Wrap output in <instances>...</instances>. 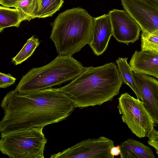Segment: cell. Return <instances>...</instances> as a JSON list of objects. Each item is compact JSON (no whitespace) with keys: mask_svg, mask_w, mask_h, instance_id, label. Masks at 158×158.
Returning a JSON list of instances; mask_svg holds the SVG:
<instances>
[{"mask_svg":"<svg viewBox=\"0 0 158 158\" xmlns=\"http://www.w3.org/2000/svg\"><path fill=\"white\" fill-rule=\"evenodd\" d=\"M142 51L158 54V34L142 31Z\"/></svg>","mask_w":158,"mask_h":158,"instance_id":"obj_19","label":"cell"},{"mask_svg":"<svg viewBox=\"0 0 158 158\" xmlns=\"http://www.w3.org/2000/svg\"><path fill=\"white\" fill-rule=\"evenodd\" d=\"M108 14L113 35L118 42L128 45L139 39L141 27L125 10L114 9Z\"/></svg>","mask_w":158,"mask_h":158,"instance_id":"obj_9","label":"cell"},{"mask_svg":"<svg viewBox=\"0 0 158 158\" xmlns=\"http://www.w3.org/2000/svg\"><path fill=\"white\" fill-rule=\"evenodd\" d=\"M94 19L85 9L74 7L59 14L50 24V37L59 55L72 56L92 40Z\"/></svg>","mask_w":158,"mask_h":158,"instance_id":"obj_3","label":"cell"},{"mask_svg":"<svg viewBox=\"0 0 158 158\" xmlns=\"http://www.w3.org/2000/svg\"><path fill=\"white\" fill-rule=\"evenodd\" d=\"M16 79L10 74L0 73V88H6L14 84Z\"/></svg>","mask_w":158,"mask_h":158,"instance_id":"obj_20","label":"cell"},{"mask_svg":"<svg viewBox=\"0 0 158 158\" xmlns=\"http://www.w3.org/2000/svg\"><path fill=\"white\" fill-rule=\"evenodd\" d=\"M117 66L114 62L97 67H85L80 75L67 85L59 88L80 109L112 100L123 84Z\"/></svg>","mask_w":158,"mask_h":158,"instance_id":"obj_2","label":"cell"},{"mask_svg":"<svg viewBox=\"0 0 158 158\" xmlns=\"http://www.w3.org/2000/svg\"><path fill=\"white\" fill-rule=\"evenodd\" d=\"M121 152L120 145L112 147L110 150V153L113 157L117 156L120 155Z\"/></svg>","mask_w":158,"mask_h":158,"instance_id":"obj_23","label":"cell"},{"mask_svg":"<svg viewBox=\"0 0 158 158\" xmlns=\"http://www.w3.org/2000/svg\"><path fill=\"white\" fill-rule=\"evenodd\" d=\"M147 2L158 8V0H144Z\"/></svg>","mask_w":158,"mask_h":158,"instance_id":"obj_24","label":"cell"},{"mask_svg":"<svg viewBox=\"0 0 158 158\" xmlns=\"http://www.w3.org/2000/svg\"><path fill=\"white\" fill-rule=\"evenodd\" d=\"M127 58H118L116 60L118 71L123 82L128 85L136 95L137 98L141 101L143 98L137 87L133 75V71L127 62Z\"/></svg>","mask_w":158,"mask_h":158,"instance_id":"obj_15","label":"cell"},{"mask_svg":"<svg viewBox=\"0 0 158 158\" xmlns=\"http://www.w3.org/2000/svg\"><path fill=\"white\" fill-rule=\"evenodd\" d=\"M21 23L19 13L16 9L0 6V32L6 27H18Z\"/></svg>","mask_w":158,"mask_h":158,"instance_id":"obj_16","label":"cell"},{"mask_svg":"<svg viewBox=\"0 0 158 158\" xmlns=\"http://www.w3.org/2000/svg\"><path fill=\"white\" fill-rule=\"evenodd\" d=\"M124 10L136 21L142 31H158V8L144 0H121Z\"/></svg>","mask_w":158,"mask_h":158,"instance_id":"obj_8","label":"cell"},{"mask_svg":"<svg viewBox=\"0 0 158 158\" xmlns=\"http://www.w3.org/2000/svg\"><path fill=\"white\" fill-rule=\"evenodd\" d=\"M117 108L123 122L133 134L139 138L150 136L156 125L142 101L125 93L118 98Z\"/></svg>","mask_w":158,"mask_h":158,"instance_id":"obj_6","label":"cell"},{"mask_svg":"<svg viewBox=\"0 0 158 158\" xmlns=\"http://www.w3.org/2000/svg\"><path fill=\"white\" fill-rule=\"evenodd\" d=\"M114 141L101 136L79 142L62 151L52 155L51 158H114L110 153Z\"/></svg>","mask_w":158,"mask_h":158,"instance_id":"obj_7","label":"cell"},{"mask_svg":"<svg viewBox=\"0 0 158 158\" xmlns=\"http://www.w3.org/2000/svg\"><path fill=\"white\" fill-rule=\"evenodd\" d=\"M40 44L37 38L33 35L28 39L19 52L12 59L15 65L20 64L30 57Z\"/></svg>","mask_w":158,"mask_h":158,"instance_id":"obj_17","label":"cell"},{"mask_svg":"<svg viewBox=\"0 0 158 158\" xmlns=\"http://www.w3.org/2000/svg\"><path fill=\"white\" fill-rule=\"evenodd\" d=\"M112 35V29L108 14L94 18L92 40L89 45L95 55L99 56L105 51Z\"/></svg>","mask_w":158,"mask_h":158,"instance_id":"obj_11","label":"cell"},{"mask_svg":"<svg viewBox=\"0 0 158 158\" xmlns=\"http://www.w3.org/2000/svg\"><path fill=\"white\" fill-rule=\"evenodd\" d=\"M148 138V144L155 149L158 155V131L154 129Z\"/></svg>","mask_w":158,"mask_h":158,"instance_id":"obj_21","label":"cell"},{"mask_svg":"<svg viewBox=\"0 0 158 158\" xmlns=\"http://www.w3.org/2000/svg\"><path fill=\"white\" fill-rule=\"evenodd\" d=\"M120 158H155L152 149L141 142L130 138L120 144Z\"/></svg>","mask_w":158,"mask_h":158,"instance_id":"obj_13","label":"cell"},{"mask_svg":"<svg viewBox=\"0 0 158 158\" xmlns=\"http://www.w3.org/2000/svg\"><path fill=\"white\" fill-rule=\"evenodd\" d=\"M64 0H42V5L37 18L51 17L59 10L62 6Z\"/></svg>","mask_w":158,"mask_h":158,"instance_id":"obj_18","label":"cell"},{"mask_svg":"<svg viewBox=\"0 0 158 158\" xmlns=\"http://www.w3.org/2000/svg\"><path fill=\"white\" fill-rule=\"evenodd\" d=\"M42 5V0H21L15 7L18 11L22 22L37 18Z\"/></svg>","mask_w":158,"mask_h":158,"instance_id":"obj_14","label":"cell"},{"mask_svg":"<svg viewBox=\"0 0 158 158\" xmlns=\"http://www.w3.org/2000/svg\"><path fill=\"white\" fill-rule=\"evenodd\" d=\"M129 64L134 72L153 76L158 80V54L135 51Z\"/></svg>","mask_w":158,"mask_h":158,"instance_id":"obj_12","label":"cell"},{"mask_svg":"<svg viewBox=\"0 0 158 158\" xmlns=\"http://www.w3.org/2000/svg\"><path fill=\"white\" fill-rule=\"evenodd\" d=\"M43 128L1 134L0 150L10 158H44L47 139Z\"/></svg>","mask_w":158,"mask_h":158,"instance_id":"obj_5","label":"cell"},{"mask_svg":"<svg viewBox=\"0 0 158 158\" xmlns=\"http://www.w3.org/2000/svg\"><path fill=\"white\" fill-rule=\"evenodd\" d=\"M85 68L72 56L59 55L48 64L30 70L15 90L26 94L60 85L79 76Z\"/></svg>","mask_w":158,"mask_h":158,"instance_id":"obj_4","label":"cell"},{"mask_svg":"<svg viewBox=\"0 0 158 158\" xmlns=\"http://www.w3.org/2000/svg\"><path fill=\"white\" fill-rule=\"evenodd\" d=\"M144 106L155 124L158 125V81L150 76L133 72Z\"/></svg>","mask_w":158,"mask_h":158,"instance_id":"obj_10","label":"cell"},{"mask_svg":"<svg viewBox=\"0 0 158 158\" xmlns=\"http://www.w3.org/2000/svg\"><path fill=\"white\" fill-rule=\"evenodd\" d=\"M1 106L4 115L0 131L3 134L44 128L65 119L76 108L68 95L52 87L26 94L11 90L4 97Z\"/></svg>","mask_w":158,"mask_h":158,"instance_id":"obj_1","label":"cell"},{"mask_svg":"<svg viewBox=\"0 0 158 158\" xmlns=\"http://www.w3.org/2000/svg\"><path fill=\"white\" fill-rule=\"evenodd\" d=\"M21 0H0V4L7 7H14Z\"/></svg>","mask_w":158,"mask_h":158,"instance_id":"obj_22","label":"cell"}]
</instances>
